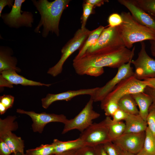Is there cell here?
Instances as JSON below:
<instances>
[{"mask_svg":"<svg viewBox=\"0 0 155 155\" xmlns=\"http://www.w3.org/2000/svg\"><path fill=\"white\" fill-rule=\"evenodd\" d=\"M105 118L107 123L110 140L113 142L124 133L125 129V123L122 121H114L110 117L106 116Z\"/></svg>","mask_w":155,"mask_h":155,"instance_id":"obj_22","label":"cell"},{"mask_svg":"<svg viewBox=\"0 0 155 155\" xmlns=\"http://www.w3.org/2000/svg\"><path fill=\"white\" fill-rule=\"evenodd\" d=\"M118 101L115 100H110L107 102L101 107L104 110L106 116L111 117L119 108Z\"/></svg>","mask_w":155,"mask_h":155,"instance_id":"obj_30","label":"cell"},{"mask_svg":"<svg viewBox=\"0 0 155 155\" xmlns=\"http://www.w3.org/2000/svg\"><path fill=\"white\" fill-rule=\"evenodd\" d=\"M108 1L107 0H86L84 2L92 5L94 8L96 7H100L105 3L108 2Z\"/></svg>","mask_w":155,"mask_h":155,"instance_id":"obj_39","label":"cell"},{"mask_svg":"<svg viewBox=\"0 0 155 155\" xmlns=\"http://www.w3.org/2000/svg\"><path fill=\"white\" fill-rule=\"evenodd\" d=\"M124 47H126L119 34L118 26H108L104 28L96 42L85 53L109 51Z\"/></svg>","mask_w":155,"mask_h":155,"instance_id":"obj_5","label":"cell"},{"mask_svg":"<svg viewBox=\"0 0 155 155\" xmlns=\"http://www.w3.org/2000/svg\"><path fill=\"white\" fill-rule=\"evenodd\" d=\"M91 32L86 28L78 29L73 37L62 49L61 55L59 60L55 65L49 68L47 73L53 77L61 73L65 62L73 53L80 48Z\"/></svg>","mask_w":155,"mask_h":155,"instance_id":"obj_4","label":"cell"},{"mask_svg":"<svg viewBox=\"0 0 155 155\" xmlns=\"http://www.w3.org/2000/svg\"><path fill=\"white\" fill-rule=\"evenodd\" d=\"M54 147L51 144H42L39 146L26 150V155H54Z\"/></svg>","mask_w":155,"mask_h":155,"instance_id":"obj_27","label":"cell"},{"mask_svg":"<svg viewBox=\"0 0 155 155\" xmlns=\"http://www.w3.org/2000/svg\"><path fill=\"white\" fill-rule=\"evenodd\" d=\"M0 140L7 145L12 154L24 153V140L12 131H7L0 134Z\"/></svg>","mask_w":155,"mask_h":155,"instance_id":"obj_16","label":"cell"},{"mask_svg":"<svg viewBox=\"0 0 155 155\" xmlns=\"http://www.w3.org/2000/svg\"><path fill=\"white\" fill-rule=\"evenodd\" d=\"M135 155H150L146 152L142 148L139 152L135 154Z\"/></svg>","mask_w":155,"mask_h":155,"instance_id":"obj_48","label":"cell"},{"mask_svg":"<svg viewBox=\"0 0 155 155\" xmlns=\"http://www.w3.org/2000/svg\"><path fill=\"white\" fill-rule=\"evenodd\" d=\"M146 121L148 127L155 135V106L151 105L150 107Z\"/></svg>","mask_w":155,"mask_h":155,"instance_id":"obj_32","label":"cell"},{"mask_svg":"<svg viewBox=\"0 0 155 155\" xmlns=\"http://www.w3.org/2000/svg\"><path fill=\"white\" fill-rule=\"evenodd\" d=\"M12 155H26L25 153H23V154H20V153H18L17 154H12Z\"/></svg>","mask_w":155,"mask_h":155,"instance_id":"obj_50","label":"cell"},{"mask_svg":"<svg viewBox=\"0 0 155 155\" xmlns=\"http://www.w3.org/2000/svg\"><path fill=\"white\" fill-rule=\"evenodd\" d=\"M104 72L103 68L90 67L86 70L85 75L97 77L101 75Z\"/></svg>","mask_w":155,"mask_h":155,"instance_id":"obj_36","label":"cell"},{"mask_svg":"<svg viewBox=\"0 0 155 155\" xmlns=\"http://www.w3.org/2000/svg\"><path fill=\"white\" fill-rule=\"evenodd\" d=\"M122 18L121 15L117 13L111 14L108 19V26L111 27L118 26L122 23Z\"/></svg>","mask_w":155,"mask_h":155,"instance_id":"obj_33","label":"cell"},{"mask_svg":"<svg viewBox=\"0 0 155 155\" xmlns=\"http://www.w3.org/2000/svg\"><path fill=\"white\" fill-rule=\"evenodd\" d=\"M125 133H138L145 131L148 125L146 121L139 114H129L125 120Z\"/></svg>","mask_w":155,"mask_h":155,"instance_id":"obj_18","label":"cell"},{"mask_svg":"<svg viewBox=\"0 0 155 155\" xmlns=\"http://www.w3.org/2000/svg\"><path fill=\"white\" fill-rule=\"evenodd\" d=\"M139 6L151 16H155V0H135Z\"/></svg>","mask_w":155,"mask_h":155,"instance_id":"obj_28","label":"cell"},{"mask_svg":"<svg viewBox=\"0 0 155 155\" xmlns=\"http://www.w3.org/2000/svg\"><path fill=\"white\" fill-rule=\"evenodd\" d=\"M150 50L152 55L155 57V40H150Z\"/></svg>","mask_w":155,"mask_h":155,"instance_id":"obj_45","label":"cell"},{"mask_svg":"<svg viewBox=\"0 0 155 155\" xmlns=\"http://www.w3.org/2000/svg\"><path fill=\"white\" fill-rule=\"evenodd\" d=\"M135 49L134 46L131 50L124 47L109 51L86 53L78 59H74L73 66L80 75H85L86 70L90 67L118 68L132 59Z\"/></svg>","mask_w":155,"mask_h":155,"instance_id":"obj_1","label":"cell"},{"mask_svg":"<svg viewBox=\"0 0 155 155\" xmlns=\"http://www.w3.org/2000/svg\"><path fill=\"white\" fill-rule=\"evenodd\" d=\"M93 147L96 155H107L103 149L102 144L98 145Z\"/></svg>","mask_w":155,"mask_h":155,"instance_id":"obj_42","label":"cell"},{"mask_svg":"<svg viewBox=\"0 0 155 155\" xmlns=\"http://www.w3.org/2000/svg\"><path fill=\"white\" fill-rule=\"evenodd\" d=\"M147 83L148 86L155 89V77L148 78L144 80Z\"/></svg>","mask_w":155,"mask_h":155,"instance_id":"obj_44","label":"cell"},{"mask_svg":"<svg viewBox=\"0 0 155 155\" xmlns=\"http://www.w3.org/2000/svg\"><path fill=\"white\" fill-rule=\"evenodd\" d=\"M14 98L10 95H4L0 97V103L8 109L11 108L13 105Z\"/></svg>","mask_w":155,"mask_h":155,"instance_id":"obj_34","label":"cell"},{"mask_svg":"<svg viewBox=\"0 0 155 155\" xmlns=\"http://www.w3.org/2000/svg\"><path fill=\"white\" fill-rule=\"evenodd\" d=\"M79 138L85 146L93 147L111 141L106 118L99 123H93L81 133Z\"/></svg>","mask_w":155,"mask_h":155,"instance_id":"obj_8","label":"cell"},{"mask_svg":"<svg viewBox=\"0 0 155 155\" xmlns=\"http://www.w3.org/2000/svg\"><path fill=\"white\" fill-rule=\"evenodd\" d=\"M7 110L5 106L0 103V114L1 115L4 114Z\"/></svg>","mask_w":155,"mask_h":155,"instance_id":"obj_47","label":"cell"},{"mask_svg":"<svg viewBox=\"0 0 155 155\" xmlns=\"http://www.w3.org/2000/svg\"><path fill=\"white\" fill-rule=\"evenodd\" d=\"M14 2L13 0H0V17L1 16L2 11L4 8L7 5H8L9 7H12Z\"/></svg>","mask_w":155,"mask_h":155,"instance_id":"obj_40","label":"cell"},{"mask_svg":"<svg viewBox=\"0 0 155 155\" xmlns=\"http://www.w3.org/2000/svg\"><path fill=\"white\" fill-rule=\"evenodd\" d=\"M94 101L90 98L82 110L73 119H68L64 124L62 132L64 134L73 129H77L81 133L92 123L93 120L98 118L100 114L93 109Z\"/></svg>","mask_w":155,"mask_h":155,"instance_id":"obj_7","label":"cell"},{"mask_svg":"<svg viewBox=\"0 0 155 155\" xmlns=\"http://www.w3.org/2000/svg\"><path fill=\"white\" fill-rule=\"evenodd\" d=\"M145 132L124 133L112 142L123 151L136 154L143 148Z\"/></svg>","mask_w":155,"mask_h":155,"instance_id":"obj_13","label":"cell"},{"mask_svg":"<svg viewBox=\"0 0 155 155\" xmlns=\"http://www.w3.org/2000/svg\"><path fill=\"white\" fill-rule=\"evenodd\" d=\"M34 5L39 11L41 16L38 25L34 32L38 33L43 26L42 36L46 37L49 32L59 35V25L64 10L68 6L69 0H55L49 2L47 0H32Z\"/></svg>","mask_w":155,"mask_h":155,"instance_id":"obj_2","label":"cell"},{"mask_svg":"<svg viewBox=\"0 0 155 155\" xmlns=\"http://www.w3.org/2000/svg\"><path fill=\"white\" fill-rule=\"evenodd\" d=\"M73 155H96L94 147L84 146L77 149Z\"/></svg>","mask_w":155,"mask_h":155,"instance_id":"obj_35","label":"cell"},{"mask_svg":"<svg viewBox=\"0 0 155 155\" xmlns=\"http://www.w3.org/2000/svg\"><path fill=\"white\" fill-rule=\"evenodd\" d=\"M147 86L145 81L138 80L133 75L125 78L120 82L101 102V107L110 100L118 102L122 97L125 95L144 92Z\"/></svg>","mask_w":155,"mask_h":155,"instance_id":"obj_6","label":"cell"},{"mask_svg":"<svg viewBox=\"0 0 155 155\" xmlns=\"http://www.w3.org/2000/svg\"><path fill=\"white\" fill-rule=\"evenodd\" d=\"M128 115V114L119 108L112 116V119L114 121H121L123 120H125Z\"/></svg>","mask_w":155,"mask_h":155,"instance_id":"obj_37","label":"cell"},{"mask_svg":"<svg viewBox=\"0 0 155 155\" xmlns=\"http://www.w3.org/2000/svg\"><path fill=\"white\" fill-rule=\"evenodd\" d=\"M144 92L148 94L151 97L152 100V105L155 106V89L147 86L145 89Z\"/></svg>","mask_w":155,"mask_h":155,"instance_id":"obj_41","label":"cell"},{"mask_svg":"<svg viewBox=\"0 0 155 155\" xmlns=\"http://www.w3.org/2000/svg\"><path fill=\"white\" fill-rule=\"evenodd\" d=\"M0 87H7L9 88H12L13 87V85L10 84L8 81L0 75Z\"/></svg>","mask_w":155,"mask_h":155,"instance_id":"obj_43","label":"cell"},{"mask_svg":"<svg viewBox=\"0 0 155 155\" xmlns=\"http://www.w3.org/2000/svg\"><path fill=\"white\" fill-rule=\"evenodd\" d=\"M122 155H135V154L127 152L124 151Z\"/></svg>","mask_w":155,"mask_h":155,"instance_id":"obj_49","label":"cell"},{"mask_svg":"<svg viewBox=\"0 0 155 155\" xmlns=\"http://www.w3.org/2000/svg\"><path fill=\"white\" fill-rule=\"evenodd\" d=\"M139 108V115L146 121L150 107L152 103L151 97L144 92L131 95Z\"/></svg>","mask_w":155,"mask_h":155,"instance_id":"obj_20","label":"cell"},{"mask_svg":"<svg viewBox=\"0 0 155 155\" xmlns=\"http://www.w3.org/2000/svg\"><path fill=\"white\" fill-rule=\"evenodd\" d=\"M141 44L137 58L132 60L131 63L135 68L134 76L138 80H144L155 77V60L146 52L145 43L142 42Z\"/></svg>","mask_w":155,"mask_h":155,"instance_id":"obj_10","label":"cell"},{"mask_svg":"<svg viewBox=\"0 0 155 155\" xmlns=\"http://www.w3.org/2000/svg\"><path fill=\"white\" fill-rule=\"evenodd\" d=\"M16 112L29 116L32 121V128L33 131L41 133L46 124L51 122H60L64 124L68 119L63 114L48 113L45 112L37 113L34 111H27L17 109Z\"/></svg>","mask_w":155,"mask_h":155,"instance_id":"obj_12","label":"cell"},{"mask_svg":"<svg viewBox=\"0 0 155 155\" xmlns=\"http://www.w3.org/2000/svg\"><path fill=\"white\" fill-rule=\"evenodd\" d=\"M12 50L8 47L1 46L0 49V72L6 70H13L19 72L21 70L16 67L17 60L11 56Z\"/></svg>","mask_w":155,"mask_h":155,"instance_id":"obj_19","label":"cell"},{"mask_svg":"<svg viewBox=\"0 0 155 155\" xmlns=\"http://www.w3.org/2000/svg\"><path fill=\"white\" fill-rule=\"evenodd\" d=\"M98 87L92 88L80 89L77 90H70L57 94H48L45 98H42V107L47 109L53 102L57 101H68L77 96L89 95H93L97 90Z\"/></svg>","mask_w":155,"mask_h":155,"instance_id":"obj_15","label":"cell"},{"mask_svg":"<svg viewBox=\"0 0 155 155\" xmlns=\"http://www.w3.org/2000/svg\"><path fill=\"white\" fill-rule=\"evenodd\" d=\"M120 15L123 21L118 29L126 48L130 49L138 42L155 40V30L138 22L130 12L123 11Z\"/></svg>","mask_w":155,"mask_h":155,"instance_id":"obj_3","label":"cell"},{"mask_svg":"<svg viewBox=\"0 0 155 155\" xmlns=\"http://www.w3.org/2000/svg\"><path fill=\"white\" fill-rule=\"evenodd\" d=\"M152 16L154 17V18L155 19V16Z\"/></svg>","mask_w":155,"mask_h":155,"instance_id":"obj_51","label":"cell"},{"mask_svg":"<svg viewBox=\"0 0 155 155\" xmlns=\"http://www.w3.org/2000/svg\"><path fill=\"white\" fill-rule=\"evenodd\" d=\"M103 149L107 155H122L123 151L112 141H108L102 144Z\"/></svg>","mask_w":155,"mask_h":155,"instance_id":"obj_29","label":"cell"},{"mask_svg":"<svg viewBox=\"0 0 155 155\" xmlns=\"http://www.w3.org/2000/svg\"><path fill=\"white\" fill-rule=\"evenodd\" d=\"M0 75L11 84H21L23 86H42L49 87L51 84H46L26 79L18 74L13 70H8L0 73Z\"/></svg>","mask_w":155,"mask_h":155,"instance_id":"obj_17","label":"cell"},{"mask_svg":"<svg viewBox=\"0 0 155 155\" xmlns=\"http://www.w3.org/2000/svg\"><path fill=\"white\" fill-rule=\"evenodd\" d=\"M77 150H74L69 151L62 153L56 154L54 155H73L75 151Z\"/></svg>","mask_w":155,"mask_h":155,"instance_id":"obj_46","label":"cell"},{"mask_svg":"<svg viewBox=\"0 0 155 155\" xmlns=\"http://www.w3.org/2000/svg\"><path fill=\"white\" fill-rule=\"evenodd\" d=\"M121 4L130 11L132 17L138 22L155 30V19L141 8L135 0H118Z\"/></svg>","mask_w":155,"mask_h":155,"instance_id":"obj_14","label":"cell"},{"mask_svg":"<svg viewBox=\"0 0 155 155\" xmlns=\"http://www.w3.org/2000/svg\"><path fill=\"white\" fill-rule=\"evenodd\" d=\"M25 1L15 0L10 12L1 14L0 17L6 24L10 27L16 28L32 27L34 22L33 14L30 12L21 10L22 4Z\"/></svg>","mask_w":155,"mask_h":155,"instance_id":"obj_9","label":"cell"},{"mask_svg":"<svg viewBox=\"0 0 155 155\" xmlns=\"http://www.w3.org/2000/svg\"><path fill=\"white\" fill-rule=\"evenodd\" d=\"M119 108L127 113L138 115L139 110L135 101L131 95L128 94L122 97L119 100Z\"/></svg>","mask_w":155,"mask_h":155,"instance_id":"obj_24","label":"cell"},{"mask_svg":"<svg viewBox=\"0 0 155 155\" xmlns=\"http://www.w3.org/2000/svg\"><path fill=\"white\" fill-rule=\"evenodd\" d=\"M132 60L119 67L115 76L104 86L98 87L95 93L90 96L94 102L102 101L122 80L133 75L134 71L131 66Z\"/></svg>","mask_w":155,"mask_h":155,"instance_id":"obj_11","label":"cell"},{"mask_svg":"<svg viewBox=\"0 0 155 155\" xmlns=\"http://www.w3.org/2000/svg\"><path fill=\"white\" fill-rule=\"evenodd\" d=\"M94 7L92 5L85 3L83 5V13L81 17V28L85 27L87 20L89 16L92 12Z\"/></svg>","mask_w":155,"mask_h":155,"instance_id":"obj_31","label":"cell"},{"mask_svg":"<svg viewBox=\"0 0 155 155\" xmlns=\"http://www.w3.org/2000/svg\"><path fill=\"white\" fill-rule=\"evenodd\" d=\"M105 28L104 26H100L91 31L84 44L79 49L78 53L75 59H78L82 57L90 47L96 42Z\"/></svg>","mask_w":155,"mask_h":155,"instance_id":"obj_23","label":"cell"},{"mask_svg":"<svg viewBox=\"0 0 155 155\" xmlns=\"http://www.w3.org/2000/svg\"><path fill=\"white\" fill-rule=\"evenodd\" d=\"M12 154L6 144L0 140V155H10Z\"/></svg>","mask_w":155,"mask_h":155,"instance_id":"obj_38","label":"cell"},{"mask_svg":"<svg viewBox=\"0 0 155 155\" xmlns=\"http://www.w3.org/2000/svg\"><path fill=\"white\" fill-rule=\"evenodd\" d=\"M143 149L150 155H155V135L147 127Z\"/></svg>","mask_w":155,"mask_h":155,"instance_id":"obj_26","label":"cell"},{"mask_svg":"<svg viewBox=\"0 0 155 155\" xmlns=\"http://www.w3.org/2000/svg\"><path fill=\"white\" fill-rule=\"evenodd\" d=\"M15 115L8 116L4 119H0V134L7 131H15L18 128V124L15 120Z\"/></svg>","mask_w":155,"mask_h":155,"instance_id":"obj_25","label":"cell"},{"mask_svg":"<svg viewBox=\"0 0 155 155\" xmlns=\"http://www.w3.org/2000/svg\"><path fill=\"white\" fill-rule=\"evenodd\" d=\"M52 144L54 147V155L77 150L85 146L79 138L74 140L67 141L54 139Z\"/></svg>","mask_w":155,"mask_h":155,"instance_id":"obj_21","label":"cell"}]
</instances>
